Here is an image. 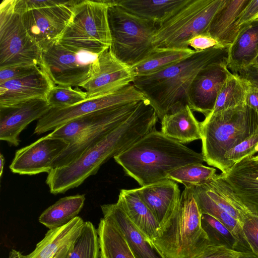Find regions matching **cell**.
I'll use <instances>...</instances> for the list:
<instances>
[{
  "label": "cell",
  "instance_id": "cell-1",
  "mask_svg": "<svg viewBox=\"0 0 258 258\" xmlns=\"http://www.w3.org/2000/svg\"><path fill=\"white\" fill-rule=\"evenodd\" d=\"M156 113L146 99L122 123L88 148L71 164L54 168L47 173L46 183L52 194H63L77 187L111 157L124 152L155 130Z\"/></svg>",
  "mask_w": 258,
  "mask_h": 258
},
{
  "label": "cell",
  "instance_id": "cell-2",
  "mask_svg": "<svg viewBox=\"0 0 258 258\" xmlns=\"http://www.w3.org/2000/svg\"><path fill=\"white\" fill-rule=\"evenodd\" d=\"M229 47L218 46L193 54L153 73L136 76L133 84L144 95L160 120L188 105V93L194 79L203 68L227 63Z\"/></svg>",
  "mask_w": 258,
  "mask_h": 258
},
{
  "label": "cell",
  "instance_id": "cell-3",
  "mask_svg": "<svg viewBox=\"0 0 258 258\" xmlns=\"http://www.w3.org/2000/svg\"><path fill=\"white\" fill-rule=\"evenodd\" d=\"M113 158L141 186L167 179L169 173L182 166L205 162L202 153L155 130Z\"/></svg>",
  "mask_w": 258,
  "mask_h": 258
},
{
  "label": "cell",
  "instance_id": "cell-4",
  "mask_svg": "<svg viewBox=\"0 0 258 258\" xmlns=\"http://www.w3.org/2000/svg\"><path fill=\"white\" fill-rule=\"evenodd\" d=\"M202 213L189 187L160 225L153 243L166 258H195L211 242L201 223Z\"/></svg>",
  "mask_w": 258,
  "mask_h": 258
},
{
  "label": "cell",
  "instance_id": "cell-5",
  "mask_svg": "<svg viewBox=\"0 0 258 258\" xmlns=\"http://www.w3.org/2000/svg\"><path fill=\"white\" fill-rule=\"evenodd\" d=\"M201 128L205 162L224 173L228 170L225 154L258 133V115L244 104L209 115Z\"/></svg>",
  "mask_w": 258,
  "mask_h": 258
},
{
  "label": "cell",
  "instance_id": "cell-6",
  "mask_svg": "<svg viewBox=\"0 0 258 258\" xmlns=\"http://www.w3.org/2000/svg\"><path fill=\"white\" fill-rule=\"evenodd\" d=\"M109 7L108 18L111 37L109 49L123 63L132 67L148 57L155 47L153 36L158 25L135 16L105 0Z\"/></svg>",
  "mask_w": 258,
  "mask_h": 258
},
{
  "label": "cell",
  "instance_id": "cell-7",
  "mask_svg": "<svg viewBox=\"0 0 258 258\" xmlns=\"http://www.w3.org/2000/svg\"><path fill=\"white\" fill-rule=\"evenodd\" d=\"M226 0H188L158 25L153 36L155 48L188 49L189 40L207 35L213 17Z\"/></svg>",
  "mask_w": 258,
  "mask_h": 258
},
{
  "label": "cell",
  "instance_id": "cell-8",
  "mask_svg": "<svg viewBox=\"0 0 258 258\" xmlns=\"http://www.w3.org/2000/svg\"><path fill=\"white\" fill-rule=\"evenodd\" d=\"M108 7L105 0L79 1L74 7L69 23L56 41L78 50L100 55L111 44Z\"/></svg>",
  "mask_w": 258,
  "mask_h": 258
},
{
  "label": "cell",
  "instance_id": "cell-9",
  "mask_svg": "<svg viewBox=\"0 0 258 258\" xmlns=\"http://www.w3.org/2000/svg\"><path fill=\"white\" fill-rule=\"evenodd\" d=\"M100 55L56 41L42 51L41 68L55 85L80 87L98 72Z\"/></svg>",
  "mask_w": 258,
  "mask_h": 258
},
{
  "label": "cell",
  "instance_id": "cell-10",
  "mask_svg": "<svg viewBox=\"0 0 258 258\" xmlns=\"http://www.w3.org/2000/svg\"><path fill=\"white\" fill-rule=\"evenodd\" d=\"M14 0L0 5V69L18 65L41 67L42 51L27 33Z\"/></svg>",
  "mask_w": 258,
  "mask_h": 258
},
{
  "label": "cell",
  "instance_id": "cell-11",
  "mask_svg": "<svg viewBox=\"0 0 258 258\" xmlns=\"http://www.w3.org/2000/svg\"><path fill=\"white\" fill-rule=\"evenodd\" d=\"M145 99L143 94L131 84L109 95L86 99L63 108H51L38 120L34 134L54 131L74 119L92 112Z\"/></svg>",
  "mask_w": 258,
  "mask_h": 258
},
{
  "label": "cell",
  "instance_id": "cell-12",
  "mask_svg": "<svg viewBox=\"0 0 258 258\" xmlns=\"http://www.w3.org/2000/svg\"><path fill=\"white\" fill-rule=\"evenodd\" d=\"M79 1H68L55 6L30 10L20 15L29 36L42 51L61 35Z\"/></svg>",
  "mask_w": 258,
  "mask_h": 258
},
{
  "label": "cell",
  "instance_id": "cell-13",
  "mask_svg": "<svg viewBox=\"0 0 258 258\" xmlns=\"http://www.w3.org/2000/svg\"><path fill=\"white\" fill-rule=\"evenodd\" d=\"M69 146V143L50 134L18 150L10 165L11 171L21 175L47 173L54 160Z\"/></svg>",
  "mask_w": 258,
  "mask_h": 258
},
{
  "label": "cell",
  "instance_id": "cell-14",
  "mask_svg": "<svg viewBox=\"0 0 258 258\" xmlns=\"http://www.w3.org/2000/svg\"><path fill=\"white\" fill-rule=\"evenodd\" d=\"M98 62V72L80 87L87 99L114 93L132 84L136 77L131 67L117 59L109 48L100 54Z\"/></svg>",
  "mask_w": 258,
  "mask_h": 258
},
{
  "label": "cell",
  "instance_id": "cell-15",
  "mask_svg": "<svg viewBox=\"0 0 258 258\" xmlns=\"http://www.w3.org/2000/svg\"><path fill=\"white\" fill-rule=\"evenodd\" d=\"M231 73L227 63H214L201 70L194 79L188 93V105L205 117L213 111L218 95Z\"/></svg>",
  "mask_w": 258,
  "mask_h": 258
},
{
  "label": "cell",
  "instance_id": "cell-16",
  "mask_svg": "<svg viewBox=\"0 0 258 258\" xmlns=\"http://www.w3.org/2000/svg\"><path fill=\"white\" fill-rule=\"evenodd\" d=\"M51 108L43 98L0 107V140L10 145L18 146L21 133L31 122L40 119Z\"/></svg>",
  "mask_w": 258,
  "mask_h": 258
},
{
  "label": "cell",
  "instance_id": "cell-17",
  "mask_svg": "<svg viewBox=\"0 0 258 258\" xmlns=\"http://www.w3.org/2000/svg\"><path fill=\"white\" fill-rule=\"evenodd\" d=\"M245 157L220 176L230 186L247 213L258 217V162Z\"/></svg>",
  "mask_w": 258,
  "mask_h": 258
},
{
  "label": "cell",
  "instance_id": "cell-18",
  "mask_svg": "<svg viewBox=\"0 0 258 258\" xmlns=\"http://www.w3.org/2000/svg\"><path fill=\"white\" fill-rule=\"evenodd\" d=\"M55 85L42 69L23 78L0 84V107H8L34 99H46Z\"/></svg>",
  "mask_w": 258,
  "mask_h": 258
},
{
  "label": "cell",
  "instance_id": "cell-19",
  "mask_svg": "<svg viewBox=\"0 0 258 258\" xmlns=\"http://www.w3.org/2000/svg\"><path fill=\"white\" fill-rule=\"evenodd\" d=\"M103 218L113 222L124 235L135 258H166L141 233L116 202L101 206Z\"/></svg>",
  "mask_w": 258,
  "mask_h": 258
},
{
  "label": "cell",
  "instance_id": "cell-20",
  "mask_svg": "<svg viewBox=\"0 0 258 258\" xmlns=\"http://www.w3.org/2000/svg\"><path fill=\"white\" fill-rule=\"evenodd\" d=\"M140 102H134L86 114L71 120L49 134L52 137L64 139L70 145L82 134L93 126L133 112Z\"/></svg>",
  "mask_w": 258,
  "mask_h": 258
},
{
  "label": "cell",
  "instance_id": "cell-21",
  "mask_svg": "<svg viewBox=\"0 0 258 258\" xmlns=\"http://www.w3.org/2000/svg\"><path fill=\"white\" fill-rule=\"evenodd\" d=\"M137 189L160 225L174 210L181 196L178 184L169 179Z\"/></svg>",
  "mask_w": 258,
  "mask_h": 258
},
{
  "label": "cell",
  "instance_id": "cell-22",
  "mask_svg": "<svg viewBox=\"0 0 258 258\" xmlns=\"http://www.w3.org/2000/svg\"><path fill=\"white\" fill-rule=\"evenodd\" d=\"M258 55V20L242 26L229 47L227 67L234 74L251 66Z\"/></svg>",
  "mask_w": 258,
  "mask_h": 258
},
{
  "label": "cell",
  "instance_id": "cell-23",
  "mask_svg": "<svg viewBox=\"0 0 258 258\" xmlns=\"http://www.w3.org/2000/svg\"><path fill=\"white\" fill-rule=\"evenodd\" d=\"M117 203L137 228L153 243L157 237L160 224L137 189H121Z\"/></svg>",
  "mask_w": 258,
  "mask_h": 258
},
{
  "label": "cell",
  "instance_id": "cell-24",
  "mask_svg": "<svg viewBox=\"0 0 258 258\" xmlns=\"http://www.w3.org/2000/svg\"><path fill=\"white\" fill-rule=\"evenodd\" d=\"M250 0H226L209 26L207 35L216 39L222 46L229 47L240 29L236 21Z\"/></svg>",
  "mask_w": 258,
  "mask_h": 258
},
{
  "label": "cell",
  "instance_id": "cell-25",
  "mask_svg": "<svg viewBox=\"0 0 258 258\" xmlns=\"http://www.w3.org/2000/svg\"><path fill=\"white\" fill-rule=\"evenodd\" d=\"M84 223L81 217L77 216L61 227L49 229L25 258H53L60 250L76 240Z\"/></svg>",
  "mask_w": 258,
  "mask_h": 258
},
{
  "label": "cell",
  "instance_id": "cell-26",
  "mask_svg": "<svg viewBox=\"0 0 258 258\" xmlns=\"http://www.w3.org/2000/svg\"><path fill=\"white\" fill-rule=\"evenodd\" d=\"M161 132L166 136L182 144L201 140V122L186 105L179 111L164 116Z\"/></svg>",
  "mask_w": 258,
  "mask_h": 258
},
{
  "label": "cell",
  "instance_id": "cell-27",
  "mask_svg": "<svg viewBox=\"0 0 258 258\" xmlns=\"http://www.w3.org/2000/svg\"><path fill=\"white\" fill-rule=\"evenodd\" d=\"M188 0H114L128 13L159 25Z\"/></svg>",
  "mask_w": 258,
  "mask_h": 258
},
{
  "label": "cell",
  "instance_id": "cell-28",
  "mask_svg": "<svg viewBox=\"0 0 258 258\" xmlns=\"http://www.w3.org/2000/svg\"><path fill=\"white\" fill-rule=\"evenodd\" d=\"M207 195L222 209L242 225L247 213L230 186L220 176H215L202 185Z\"/></svg>",
  "mask_w": 258,
  "mask_h": 258
},
{
  "label": "cell",
  "instance_id": "cell-29",
  "mask_svg": "<svg viewBox=\"0 0 258 258\" xmlns=\"http://www.w3.org/2000/svg\"><path fill=\"white\" fill-rule=\"evenodd\" d=\"M97 231L99 258H135L124 235L111 220L101 218Z\"/></svg>",
  "mask_w": 258,
  "mask_h": 258
},
{
  "label": "cell",
  "instance_id": "cell-30",
  "mask_svg": "<svg viewBox=\"0 0 258 258\" xmlns=\"http://www.w3.org/2000/svg\"><path fill=\"white\" fill-rule=\"evenodd\" d=\"M85 201L84 195L61 198L42 213L39 222L49 229L61 227L77 216Z\"/></svg>",
  "mask_w": 258,
  "mask_h": 258
},
{
  "label": "cell",
  "instance_id": "cell-31",
  "mask_svg": "<svg viewBox=\"0 0 258 258\" xmlns=\"http://www.w3.org/2000/svg\"><path fill=\"white\" fill-rule=\"evenodd\" d=\"M195 52L190 48L184 49L155 48L148 57L131 67L136 76L147 75L176 63Z\"/></svg>",
  "mask_w": 258,
  "mask_h": 258
},
{
  "label": "cell",
  "instance_id": "cell-32",
  "mask_svg": "<svg viewBox=\"0 0 258 258\" xmlns=\"http://www.w3.org/2000/svg\"><path fill=\"white\" fill-rule=\"evenodd\" d=\"M187 187L191 189L202 214H209L222 223L238 239L245 250L249 251L243 238L241 224L218 206L207 195L202 185Z\"/></svg>",
  "mask_w": 258,
  "mask_h": 258
},
{
  "label": "cell",
  "instance_id": "cell-33",
  "mask_svg": "<svg viewBox=\"0 0 258 258\" xmlns=\"http://www.w3.org/2000/svg\"><path fill=\"white\" fill-rule=\"evenodd\" d=\"M250 87L249 82L238 74L231 73L223 85L210 114L245 104L246 94Z\"/></svg>",
  "mask_w": 258,
  "mask_h": 258
},
{
  "label": "cell",
  "instance_id": "cell-34",
  "mask_svg": "<svg viewBox=\"0 0 258 258\" xmlns=\"http://www.w3.org/2000/svg\"><path fill=\"white\" fill-rule=\"evenodd\" d=\"M202 226L211 242L240 251H247L238 239L220 221L207 214H202Z\"/></svg>",
  "mask_w": 258,
  "mask_h": 258
},
{
  "label": "cell",
  "instance_id": "cell-35",
  "mask_svg": "<svg viewBox=\"0 0 258 258\" xmlns=\"http://www.w3.org/2000/svg\"><path fill=\"white\" fill-rule=\"evenodd\" d=\"M216 173L215 168L202 163H191L175 169L168 174L167 178L187 187L203 185L213 178Z\"/></svg>",
  "mask_w": 258,
  "mask_h": 258
},
{
  "label": "cell",
  "instance_id": "cell-36",
  "mask_svg": "<svg viewBox=\"0 0 258 258\" xmlns=\"http://www.w3.org/2000/svg\"><path fill=\"white\" fill-rule=\"evenodd\" d=\"M99 253L97 229L90 221L84 222L68 258H99Z\"/></svg>",
  "mask_w": 258,
  "mask_h": 258
},
{
  "label": "cell",
  "instance_id": "cell-37",
  "mask_svg": "<svg viewBox=\"0 0 258 258\" xmlns=\"http://www.w3.org/2000/svg\"><path fill=\"white\" fill-rule=\"evenodd\" d=\"M87 99L86 93L78 87L55 85L48 93L46 100L52 108L73 106Z\"/></svg>",
  "mask_w": 258,
  "mask_h": 258
},
{
  "label": "cell",
  "instance_id": "cell-38",
  "mask_svg": "<svg viewBox=\"0 0 258 258\" xmlns=\"http://www.w3.org/2000/svg\"><path fill=\"white\" fill-rule=\"evenodd\" d=\"M258 144V133L253 134L237 145L224 155L228 169L245 157L253 156L256 152Z\"/></svg>",
  "mask_w": 258,
  "mask_h": 258
},
{
  "label": "cell",
  "instance_id": "cell-39",
  "mask_svg": "<svg viewBox=\"0 0 258 258\" xmlns=\"http://www.w3.org/2000/svg\"><path fill=\"white\" fill-rule=\"evenodd\" d=\"M241 226L244 240L250 251L258 254V217L248 215Z\"/></svg>",
  "mask_w": 258,
  "mask_h": 258
},
{
  "label": "cell",
  "instance_id": "cell-40",
  "mask_svg": "<svg viewBox=\"0 0 258 258\" xmlns=\"http://www.w3.org/2000/svg\"><path fill=\"white\" fill-rule=\"evenodd\" d=\"M37 65H18L0 69V84L6 81L23 78L41 71Z\"/></svg>",
  "mask_w": 258,
  "mask_h": 258
},
{
  "label": "cell",
  "instance_id": "cell-41",
  "mask_svg": "<svg viewBox=\"0 0 258 258\" xmlns=\"http://www.w3.org/2000/svg\"><path fill=\"white\" fill-rule=\"evenodd\" d=\"M68 1H34L14 0V11L21 15L26 12L43 8L50 7L66 3Z\"/></svg>",
  "mask_w": 258,
  "mask_h": 258
},
{
  "label": "cell",
  "instance_id": "cell-42",
  "mask_svg": "<svg viewBox=\"0 0 258 258\" xmlns=\"http://www.w3.org/2000/svg\"><path fill=\"white\" fill-rule=\"evenodd\" d=\"M242 251L212 243L195 258H237Z\"/></svg>",
  "mask_w": 258,
  "mask_h": 258
},
{
  "label": "cell",
  "instance_id": "cell-43",
  "mask_svg": "<svg viewBox=\"0 0 258 258\" xmlns=\"http://www.w3.org/2000/svg\"><path fill=\"white\" fill-rule=\"evenodd\" d=\"M258 15V0H250L241 12L236 21V26L240 27L253 20Z\"/></svg>",
  "mask_w": 258,
  "mask_h": 258
},
{
  "label": "cell",
  "instance_id": "cell-44",
  "mask_svg": "<svg viewBox=\"0 0 258 258\" xmlns=\"http://www.w3.org/2000/svg\"><path fill=\"white\" fill-rule=\"evenodd\" d=\"M188 45L189 47L193 48L196 51H201L221 46L216 39L205 34L197 35L192 37L188 41Z\"/></svg>",
  "mask_w": 258,
  "mask_h": 258
},
{
  "label": "cell",
  "instance_id": "cell-45",
  "mask_svg": "<svg viewBox=\"0 0 258 258\" xmlns=\"http://www.w3.org/2000/svg\"><path fill=\"white\" fill-rule=\"evenodd\" d=\"M238 74L247 80L251 86L258 88V70L249 67Z\"/></svg>",
  "mask_w": 258,
  "mask_h": 258
},
{
  "label": "cell",
  "instance_id": "cell-46",
  "mask_svg": "<svg viewBox=\"0 0 258 258\" xmlns=\"http://www.w3.org/2000/svg\"><path fill=\"white\" fill-rule=\"evenodd\" d=\"M245 104L252 108L258 115V88L250 86L246 94Z\"/></svg>",
  "mask_w": 258,
  "mask_h": 258
},
{
  "label": "cell",
  "instance_id": "cell-47",
  "mask_svg": "<svg viewBox=\"0 0 258 258\" xmlns=\"http://www.w3.org/2000/svg\"><path fill=\"white\" fill-rule=\"evenodd\" d=\"M74 242L60 250L56 254L54 258H68L72 250Z\"/></svg>",
  "mask_w": 258,
  "mask_h": 258
},
{
  "label": "cell",
  "instance_id": "cell-48",
  "mask_svg": "<svg viewBox=\"0 0 258 258\" xmlns=\"http://www.w3.org/2000/svg\"><path fill=\"white\" fill-rule=\"evenodd\" d=\"M237 258H258V254L250 251H242Z\"/></svg>",
  "mask_w": 258,
  "mask_h": 258
},
{
  "label": "cell",
  "instance_id": "cell-49",
  "mask_svg": "<svg viewBox=\"0 0 258 258\" xmlns=\"http://www.w3.org/2000/svg\"><path fill=\"white\" fill-rule=\"evenodd\" d=\"M8 258H25V255L19 251L12 249L9 252Z\"/></svg>",
  "mask_w": 258,
  "mask_h": 258
},
{
  "label": "cell",
  "instance_id": "cell-50",
  "mask_svg": "<svg viewBox=\"0 0 258 258\" xmlns=\"http://www.w3.org/2000/svg\"><path fill=\"white\" fill-rule=\"evenodd\" d=\"M5 158L3 154L0 155V176L1 177L3 174L4 167L5 165Z\"/></svg>",
  "mask_w": 258,
  "mask_h": 258
},
{
  "label": "cell",
  "instance_id": "cell-51",
  "mask_svg": "<svg viewBox=\"0 0 258 258\" xmlns=\"http://www.w3.org/2000/svg\"><path fill=\"white\" fill-rule=\"evenodd\" d=\"M249 67L252 68L253 69L258 70V55L253 62L251 66Z\"/></svg>",
  "mask_w": 258,
  "mask_h": 258
},
{
  "label": "cell",
  "instance_id": "cell-52",
  "mask_svg": "<svg viewBox=\"0 0 258 258\" xmlns=\"http://www.w3.org/2000/svg\"><path fill=\"white\" fill-rule=\"evenodd\" d=\"M252 158L254 161L258 162V155L255 156H253Z\"/></svg>",
  "mask_w": 258,
  "mask_h": 258
},
{
  "label": "cell",
  "instance_id": "cell-53",
  "mask_svg": "<svg viewBox=\"0 0 258 258\" xmlns=\"http://www.w3.org/2000/svg\"><path fill=\"white\" fill-rule=\"evenodd\" d=\"M256 152H258V144L257 145V146L256 147Z\"/></svg>",
  "mask_w": 258,
  "mask_h": 258
},
{
  "label": "cell",
  "instance_id": "cell-54",
  "mask_svg": "<svg viewBox=\"0 0 258 258\" xmlns=\"http://www.w3.org/2000/svg\"><path fill=\"white\" fill-rule=\"evenodd\" d=\"M255 20H258V15H257V16L256 17V18H255Z\"/></svg>",
  "mask_w": 258,
  "mask_h": 258
}]
</instances>
